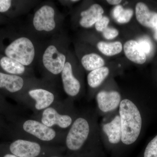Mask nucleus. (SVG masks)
Wrapping results in <instances>:
<instances>
[{
  "label": "nucleus",
  "instance_id": "f3484780",
  "mask_svg": "<svg viewBox=\"0 0 157 157\" xmlns=\"http://www.w3.org/2000/svg\"><path fill=\"white\" fill-rule=\"evenodd\" d=\"M124 49L126 56L131 61L138 64H143L146 62V54L141 50L137 41H127L124 45Z\"/></svg>",
  "mask_w": 157,
  "mask_h": 157
},
{
  "label": "nucleus",
  "instance_id": "39448f33",
  "mask_svg": "<svg viewBox=\"0 0 157 157\" xmlns=\"http://www.w3.org/2000/svg\"><path fill=\"white\" fill-rule=\"evenodd\" d=\"M63 19L53 2H41L35 7L24 29L37 41L44 42L61 32Z\"/></svg>",
  "mask_w": 157,
  "mask_h": 157
},
{
  "label": "nucleus",
  "instance_id": "2f4dec72",
  "mask_svg": "<svg viewBox=\"0 0 157 157\" xmlns=\"http://www.w3.org/2000/svg\"><path fill=\"white\" fill-rule=\"evenodd\" d=\"M48 157H64L63 156V155H54Z\"/></svg>",
  "mask_w": 157,
  "mask_h": 157
},
{
  "label": "nucleus",
  "instance_id": "cd10ccee",
  "mask_svg": "<svg viewBox=\"0 0 157 157\" xmlns=\"http://www.w3.org/2000/svg\"><path fill=\"white\" fill-rule=\"evenodd\" d=\"M4 117L0 116V135L6 134L7 131L8 123L4 120Z\"/></svg>",
  "mask_w": 157,
  "mask_h": 157
},
{
  "label": "nucleus",
  "instance_id": "aec40b11",
  "mask_svg": "<svg viewBox=\"0 0 157 157\" xmlns=\"http://www.w3.org/2000/svg\"><path fill=\"white\" fill-rule=\"evenodd\" d=\"M20 113L19 108L9 103L6 98L0 94V116L10 122L19 117Z\"/></svg>",
  "mask_w": 157,
  "mask_h": 157
},
{
  "label": "nucleus",
  "instance_id": "412c9836",
  "mask_svg": "<svg viewBox=\"0 0 157 157\" xmlns=\"http://www.w3.org/2000/svg\"><path fill=\"white\" fill-rule=\"evenodd\" d=\"M99 51L107 56H113L120 53L122 50V45L119 41L107 42H100L97 44Z\"/></svg>",
  "mask_w": 157,
  "mask_h": 157
},
{
  "label": "nucleus",
  "instance_id": "ddd939ff",
  "mask_svg": "<svg viewBox=\"0 0 157 157\" xmlns=\"http://www.w3.org/2000/svg\"><path fill=\"white\" fill-rule=\"evenodd\" d=\"M63 89L65 94L73 99L81 94L82 83L80 78L74 73V67L68 54L63 70L60 74Z\"/></svg>",
  "mask_w": 157,
  "mask_h": 157
},
{
  "label": "nucleus",
  "instance_id": "6e6552de",
  "mask_svg": "<svg viewBox=\"0 0 157 157\" xmlns=\"http://www.w3.org/2000/svg\"><path fill=\"white\" fill-rule=\"evenodd\" d=\"M10 152L18 157H48L62 154L64 146H54L23 139H16L4 143Z\"/></svg>",
  "mask_w": 157,
  "mask_h": 157
},
{
  "label": "nucleus",
  "instance_id": "9d476101",
  "mask_svg": "<svg viewBox=\"0 0 157 157\" xmlns=\"http://www.w3.org/2000/svg\"><path fill=\"white\" fill-rule=\"evenodd\" d=\"M103 144L109 147H120L121 144L122 127L118 109L104 117L99 123Z\"/></svg>",
  "mask_w": 157,
  "mask_h": 157
},
{
  "label": "nucleus",
  "instance_id": "c756f323",
  "mask_svg": "<svg viewBox=\"0 0 157 157\" xmlns=\"http://www.w3.org/2000/svg\"><path fill=\"white\" fill-rule=\"evenodd\" d=\"M11 19H9L0 13V26H4L9 23Z\"/></svg>",
  "mask_w": 157,
  "mask_h": 157
},
{
  "label": "nucleus",
  "instance_id": "bb28decb",
  "mask_svg": "<svg viewBox=\"0 0 157 157\" xmlns=\"http://www.w3.org/2000/svg\"><path fill=\"white\" fill-rule=\"evenodd\" d=\"M0 157H18L10 152L4 144H0Z\"/></svg>",
  "mask_w": 157,
  "mask_h": 157
},
{
  "label": "nucleus",
  "instance_id": "72a5a7b5",
  "mask_svg": "<svg viewBox=\"0 0 157 157\" xmlns=\"http://www.w3.org/2000/svg\"><path fill=\"white\" fill-rule=\"evenodd\" d=\"M155 28V32H157V25Z\"/></svg>",
  "mask_w": 157,
  "mask_h": 157
},
{
  "label": "nucleus",
  "instance_id": "423d86ee",
  "mask_svg": "<svg viewBox=\"0 0 157 157\" xmlns=\"http://www.w3.org/2000/svg\"><path fill=\"white\" fill-rule=\"evenodd\" d=\"M73 100L68 98L57 101L43 111L33 114L31 117L47 126L61 131H68L78 115Z\"/></svg>",
  "mask_w": 157,
  "mask_h": 157
},
{
  "label": "nucleus",
  "instance_id": "6ab92c4d",
  "mask_svg": "<svg viewBox=\"0 0 157 157\" xmlns=\"http://www.w3.org/2000/svg\"><path fill=\"white\" fill-rule=\"evenodd\" d=\"M82 66L87 71L104 67L105 61L101 56L95 53L86 54L80 59Z\"/></svg>",
  "mask_w": 157,
  "mask_h": 157
},
{
  "label": "nucleus",
  "instance_id": "7c9ffc66",
  "mask_svg": "<svg viewBox=\"0 0 157 157\" xmlns=\"http://www.w3.org/2000/svg\"><path fill=\"white\" fill-rule=\"evenodd\" d=\"M107 2L111 5H118L122 2L121 0H108Z\"/></svg>",
  "mask_w": 157,
  "mask_h": 157
},
{
  "label": "nucleus",
  "instance_id": "c85d7f7f",
  "mask_svg": "<svg viewBox=\"0 0 157 157\" xmlns=\"http://www.w3.org/2000/svg\"><path fill=\"white\" fill-rule=\"evenodd\" d=\"M124 10L123 7L121 5L116 6L112 11V16L113 18L116 19Z\"/></svg>",
  "mask_w": 157,
  "mask_h": 157
},
{
  "label": "nucleus",
  "instance_id": "b1692460",
  "mask_svg": "<svg viewBox=\"0 0 157 157\" xmlns=\"http://www.w3.org/2000/svg\"><path fill=\"white\" fill-rule=\"evenodd\" d=\"M141 50L143 51L145 54H149L151 52L152 46L151 41L147 39H142L138 42Z\"/></svg>",
  "mask_w": 157,
  "mask_h": 157
},
{
  "label": "nucleus",
  "instance_id": "4468645a",
  "mask_svg": "<svg viewBox=\"0 0 157 157\" xmlns=\"http://www.w3.org/2000/svg\"><path fill=\"white\" fill-rule=\"evenodd\" d=\"M0 72L23 77H36L33 68L2 54H0Z\"/></svg>",
  "mask_w": 157,
  "mask_h": 157
},
{
  "label": "nucleus",
  "instance_id": "0eeeda50",
  "mask_svg": "<svg viewBox=\"0 0 157 157\" xmlns=\"http://www.w3.org/2000/svg\"><path fill=\"white\" fill-rule=\"evenodd\" d=\"M59 100L56 85L41 78V81L24 92L17 103L36 114L50 107Z\"/></svg>",
  "mask_w": 157,
  "mask_h": 157
},
{
  "label": "nucleus",
  "instance_id": "7ed1b4c3",
  "mask_svg": "<svg viewBox=\"0 0 157 157\" xmlns=\"http://www.w3.org/2000/svg\"><path fill=\"white\" fill-rule=\"evenodd\" d=\"M68 131L56 130L30 117H19L8 123L6 135L11 140L26 139L54 146H63Z\"/></svg>",
  "mask_w": 157,
  "mask_h": 157
},
{
  "label": "nucleus",
  "instance_id": "393cba45",
  "mask_svg": "<svg viewBox=\"0 0 157 157\" xmlns=\"http://www.w3.org/2000/svg\"><path fill=\"white\" fill-rule=\"evenodd\" d=\"M109 22V20L107 16H103L101 19L98 21L95 24V28L98 32H102L107 27Z\"/></svg>",
  "mask_w": 157,
  "mask_h": 157
},
{
  "label": "nucleus",
  "instance_id": "f03ea898",
  "mask_svg": "<svg viewBox=\"0 0 157 157\" xmlns=\"http://www.w3.org/2000/svg\"><path fill=\"white\" fill-rule=\"evenodd\" d=\"M0 27V54L33 68L43 42L29 35L23 28L16 25L14 20Z\"/></svg>",
  "mask_w": 157,
  "mask_h": 157
},
{
  "label": "nucleus",
  "instance_id": "4be33fe9",
  "mask_svg": "<svg viewBox=\"0 0 157 157\" xmlns=\"http://www.w3.org/2000/svg\"><path fill=\"white\" fill-rule=\"evenodd\" d=\"M144 157H157V135L147 145Z\"/></svg>",
  "mask_w": 157,
  "mask_h": 157
},
{
  "label": "nucleus",
  "instance_id": "dca6fc26",
  "mask_svg": "<svg viewBox=\"0 0 157 157\" xmlns=\"http://www.w3.org/2000/svg\"><path fill=\"white\" fill-rule=\"evenodd\" d=\"M137 21L141 25L149 28H155L157 25V13L150 11L143 2H138L135 7Z\"/></svg>",
  "mask_w": 157,
  "mask_h": 157
},
{
  "label": "nucleus",
  "instance_id": "a211bd4d",
  "mask_svg": "<svg viewBox=\"0 0 157 157\" xmlns=\"http://www.w3.org/2000/svg\"><path fill=\"white\" fill-rule=\"evenodd\" d=\"M109 70L107 67H102L91 71L87 75L89 86L94 89L101 86L109 75Z\"/></svg>",
  "mask_w": 157,
  "mask_h": 157
},
{
  "label": "nucleus",
  "instance_id": "1a4fd4ad",
  "mask_svg": "<svg viewBox=\"0 0 157 157\" xmlns=\"http://www.w3.org/2000/svg\"><path fill=\"white\" fill-rule=\"evenodd\" d=\"M36 77H23L0 72V94L18 102L26 90L41 81Z\"/></svg>",
  "mask_w": 157,
  "mask_h": 157
},
{
  "label": "nucleus",
  "instance_id": "9b49d317",
  "mask_svg": "<svg viewBox=\"0 0 157 157\" xmlns=\"http://www.w3.org/2000/svg\"><path fill=\"white\" fill-rule=\"evenodd\" d=\"M122 96L116 90H101L96 95L97 107L95 108L98 116H105L115 112L119 107Z\"/></svg>",
  "mask_w": 157,
  "mask_h": 157
},
{
  "label": "nucleus",
  "instance_id": "2eb2a0df",
  "mask_svg": "<svg viewBox=\"0 0 157 157\" xmlns=\"http://www.w3.org/2000/svg\"><path fill=\"white\" fill-rule=\"evenodd\" d=\"M104 10L98 4H93L89 8L80 11L78 21L79 25L85 29L92 27L103 17Z\"/></svg>",
  "mask_w": 157,
  "mask_h": 157
},
{
  "label": "nucleus",
  "instance_id": "5701e85b",
  "mask_svg": "<svg viewBox=\"0 0 157 157\" xmlns=\"http://www.w3.org/2000/svg\"><path fill=\"white\" fill-rule=\"evenodd\" d=\"M134 11L132 9H124L120 16L117 18V22L121 24H125L129 22L133 16Z\"/></svg>",
  "mask_w": 157,
  "mask_h": 157
},
{
  "label": "nucleus",
  "instance_id": "a878e982",
  "mask_svg": "<svg viewBox=\"0 0 157 157\" xmlns=\"http://www.w3.org/2000/svg\"><path fill=\"white\" fill-rule=\"evenodd\" d=\"M102 33L104 38L108 40L114 39L119 35L117 30L113 28L107 27Z\"/></svg>",
  "mask_w": 157,
  "mask_h": 157
},
{
  "label": "nucleus",
  "instance_id": "f8f14e48",
  "mask_svg": "<svg viewBox=\"0 0 157 157\" xmlns=\"http://www.w3.org/2000/svg\"><path fill=\"white\" fill-rule=\"evenodd\" d=\"M41 2L34 0H0V13L9 19L28 13Z\"/></svg>",
  "mask_w": 157,
  "mask_h": 157
},
{
  "label": "nucleus",
  "instance_id": "f257e3e1",
  "mask_svg": "<svg viewBox=\"0 0 157 157\" xmlns=\"http://www.w3.org/2000/svg\"><path fill=\"white\" fill-rule=\"evenodd\" d=\"M102 144L95 108L79 111L66 135L63 145L66 151L73 156L86 157L101 148Z\"/></svg>",
  "mask_w": 157,
  "mask_h": 157
},
{
  "label": "nucleus",
  "instance_id": "473e14b6",
  "mask_svg": "<svg viewBox=\"0 0 157 157\" xmlns=\"http://www.w3.org/2000/svg\"><path fill=\"white\" fill-rule=\"evenodd\" d=\"M154 36L155 39L157 41V32H155Z\"/></svg>",
  "mask_w": 157,
  "mask_h": 157
},
{
  "label": "nucleus",
  "instance_id": "20e7f679",
  "mask_svg": "<svg viewBox=\"0 0 157 157\" xmlns=\"http://www.w3.org/2000/svg\"><path fill=\"white\" fill-rule=\"evenodd\" d=\"M66 44L61 31L43 42L37 59L42 79L55 85L67 58Z\"/></svg>",
  "mask_w": 157,
  "mask_h": 157
}]
</instances>
